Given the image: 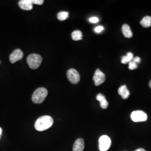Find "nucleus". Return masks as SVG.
<instances>
[{"mask_svg": "<svg viewBox=\"0 0 151 151\" xmlns=\"http://www.w3.org/2000/svg\"><path fill=\"white\" fill-rule=\"evenodd\" d=\"M53 118L48 115H44L37 120L35 123V128L39 132L44 131L50 128L53 125Z\"/></svg>", "mask_w": 151, "mask_h": 151, "instance_id": "f257e3e1", "label": "nucleus"}, {"mask_svg": "<svg viewBox=\"0 0 151 151\" xmlns=\"http://www.w3.org/2000/svg\"><path fill=\"white\" fill-rule=\"evenodd\" d=\"M48 95V91L44 87H40L34 92L32 95V102L40 104L43 102Z\"/></svg>", "mask_w": 151, "mask_h": 151, "instance_id": "f03ea898", "label": "nucleus"}, {"mask_svg": "<svg viewBox=\"0 0 151 151\" xmlns=\"http://www.w3.org/2000/svg\"><path fill=\"white\" fill-rule=\"evenodd\" d=\"M42 62V57L37 54L29 55L27 58V64L29 67L32 70H35L41 65Z\"/></svg>", "mask_w": 151, "mask_h": 151, "instance_id": "7ed1b4c3", "label": "nucleus"}, {"mask_svg": "<svg viewBox=\"0 0 151 151\" xmlns=\"http://www.w3.org/2000/svg\"><path fill=\"white\" fill-rule=\"evenodd\" d=\"M111 145V141L108 135H102L99 138V150L100 151H107Z\"/></svg>", "mask_w": 151, "mask_h": 151, "instance_id": "20e7f679", "label": "nucleus"}, {"mask_svg": "<svg viewBox=\"0 0 151 151\" xmlns=\"http://www.w3.org/2000/svg\"><path fill=\"white\" fill-rule=\"evenodd\" d=\"M130 117L132 120L134 122H145L148 118L147 114L141 110H137L132 112Z\"/></svg>", "mask_w": 151, "mask_h": 151, "instance_id": "39448f33", "label": "nucleus"}, {"mask_svg": "<svg viewBox=\"0 0 151 151\" xmlns=\"http://www.w3.org/2000/svg\"><path fill=\"white\" fill-rule=\"evenodd\" d=\"M67 77L68 80L73 84H77L80 81V76L79 73L73 68L67 70Z\"/></svg>", "mask_w": 151, "mask_h": 151, "instance_id": "423d86ee", "label": "nucleus"}, {"mask_svg": "<svg viewBox=\"0 0 151 151\" xmlns=\"http://www.w3.org/2000/svg\"><path fill=\"white\" fill-rule=\"evenodd\" d=\"M105 80H106V77L105 74L99 69L96 70L93 77V80L95 82V86H97L101 85L105 82Z\"/></svg>", "mask_w": 151, "mask_h": 151, "instance_id": "0eeeda50", "label": "nucleus"}, {"mask_svg": "<svg viewBox=\"0 0 151 151\" xmlns=\"http://www.w3.org/2000/svg\"><path fill=\"white\" fill-rule=\"evenodd\" d=\"M24 57L23 52L19 49H15L10 55V62L11 63H14L16 62L22 60Z\"/></svg>", "mask_w": 151, "mask_h": 151, "instance_id": "6e6552de", "label": "nucleus"}, {"mask_svg": "<svg viewBox=\"0 0 151 151\" xmlns=\"http://www.w3.org/2000/svg\"><path fill=\"white\" fill-rule=\"evenodd\" d=\"M19 6L24 10L30 11L32 9V4L30 0H21L19 2Z\"/></svg>", "mask_w": 151, "mask_h": 151, "instance_id": "1a4fd4ad", "label": "nucleus"}, {"mask_svg": "<svg viewBox=\"0 0 151 151\" xmlns=\"http://www.w3.org/2000/svg\"><path fill=\"white\" fill-rule=\"evenodd\" d=\"M85 148V142L82 138H78L76 140L73 146V151H83Z\"/></svg>", "mask_w": 151, "mask_h": 151, "instance_id": "9d476101", "label": "nucleus"}, {"mask_svg": "<svg viewBox=\"0 0 151 151\" xmlns=\"http://www.w3.org/2000/svg\"><path fill=\"white\" fill-rule=\"evenodd\" d=\"M118 93L124 100L127 99L129 97L130 92L126 85H123L120 87L118 89Z\"/></svg>", "mask_w": 151, "mask_h": 151, "instance_id": "9b49d317", "label": "nucleus"}, {"mask_svg": "<svg viewBox=\"0 0 151 151\" xmlns=\"http://www.w3.org/2000/svg\"><path fill=\"white\" fill-rule=\"evenodd\" d=\"M122 32L124 37L127 38H132L133 37V33L130 29L129 25L128 24H124L122 27Z\"/></svg>", "mask_w": 151, "mask_h": 151, "instance_id": "f8f14e48", "label": "nucleus"}, {"mask_svg": "<svg viewBox=\"0 0 151 151\" xmlns=\"http://www.w3.org/2000/svg\"><path fill=\"white\" fill-rule=\"evenodd\" d=\"M133 56L134 55L132 53L128 52L126 55H124L122 57V60H121L122 63L127 64L128 63H129L130 62H131L133 59L134 58Z\"/></svg>", "mask_w": 151, "mask_h": 151, "instance_id": "ddd939ff", "label": "nucleus"}, {"mask_svg": "<svg viewBox=\"0 0 151 151\" xmlns=\"http://www.w3.org/2000/svg\"><path fill=\"white\" fill-rule=\"evenodd\" d=\"M140 24L144 27H149L151 26V16H146L140 21Z\"/></svg>", "mask_w": 151, "mask_h": 151, "instance_id": "4468645a", "label": "nucleus"}, {"mask_svg": "<svg viewBox=\"0 0 151 151\" xmlns=\"http://www.w3.org/2000/svg\"><path fill=\"white\" fill-rule=\"evenodd\" d=\"M72 38L73 40L78 41L82 40V33L80 30H77L72 33Z\"/></svg>", "mask_w": 151, "mask_h": 151, "instance_id": "2eb2a0df", "label": "nucleus"}, {"mask_svg": "<svg viewBox=\"0 0 151 151\" xmlns=\"http://www.w3.org/2000/svg\"><path fill=\"white\" fill-rule=\"evenodd\" d=\"M69 16V13L66 11H61L57 14V18L60 21H64L67 19Z\"/></svg>", "mask_w": 151, "mask_h": 151, "instance_id": "dca6fc26", "label": "nucleus"}, {"mask_svg": "<svg viewBox=\"0 0 151 151\" xmlns=\"http://www.w3.org/2000/svg\"><path fill=\"white\" fill-rule=\"evenodd\" d=\"M99 102L100 103V106L102 109H105L108 108L109 103H108V101L106 100V98L100 100Z\"/></svg>", "mask_w": 151, "mask_h": 151, "instance_id": "f3484780", "label": "nucleus"}, {"mask_svg": "<svg viewBox=\"0 0 151 151\" xmlns=\"http://www.w3.org/2000/svg\"><path fill=\"white\" fill-rule=\"evenodd\" d=\"M128 68L130 70H135L138 68V65L137 63H135V62H134L133 60H132L129 63Z\"/></svg>", "mask_w": 151, "mask_h": 151, "instance_id": "a211bd4d", "label": "nucleus"}, {"mask_svg": "<svg viewBox=\"0 0 151 151\" xmlns=\"http://www.w3.org/2000/svg\"><path fill=\"white\" fill-rule=\"evenodd\" d=\"M31 3L33 4H35V5H41L43 4V0H30Z\"/></svg>", "mask_w": 151, "mask_h": 151, "instance_id": "6ab92c4d", "label": "nucleus"}, {"mask_svg": "<svg viewBox=\"0 0 151 151\" xmlns=\"http://www.w3.org/2000/svg\"><path fill=\"white\" fill-rule=\"evenodd\" d=\"M89 21L91 23L96 24V23H97V22H99V19L97 17H92L91 18H90Z\"/></svg>", "mask_w": 151, "mask_h": 151, "instance_id": "aec40b11", "label": "nucleus"}, {"mask_svg": "<svg viewBox=\"0 0 151 151\" xmlns=\"http://www.w3.org/2000/svg\"><path fill=\"white\" fill-rule=\"evenodd\" d=\"M104 28L102 26H98L95 29V32L97 33H100L104 30Z\"/></svg>", "mask_w": 151, "mask_h": 151, "instance_id": "412c9836", "label": "nucleus"}, {"mask_svg": "<svg viewBox=\"0 0 151 151\" xmlns=\"http://www.w3.org/2000/svg\"><path fill=\"white\" fill-rule=\"evenodd\" d=\"M105 96L102 93H99L97 96H96V100H97V101H100V100H103V99H105Z\"/></svg>", "mask_w": 151, "mask_h": 151, "instance_id": "4be33fe9", "label": "nucleus"}, {"mask_svg": "<svg viewBox=\"0 0 151 151\" xmlns=\"http://www.w3.org/2000/svg\"><path fill=\"white\" fill-rule=\"evenodd\" d=\"M134 62H135V63H140V60H141V59H140V57H134V58H133V59L132 60Z\"/></svg>", "mask_w": 151, "mask_h": 151, "instance_id": "5701e85b", "label": "nucleus"}, {"mask_svg": "<svg viewBox=\"0 0 151 151\" xmlns=\"http://www.w3.org/2000/svg\"><path fill=\"white\" fill-rule=\"evenodd\" d=\"M135 151H146L145 149H143V148H139V149H138V150H135Z\"/></svg>", "mask_w": 151, "mask_h": 151, "instance_id": "b1692460", "label": "nucleus"}, {"mask_svg": "<svg viewBox=\"0 0 151 151\" xmlns=\"http://www.w3.org/2000/svg\"><path fill=\"white\" fill-rule=\"evenodd\" d=\"M2 130L1 128H0V136L2 134Z\"/></svg>", "mask_w": 151, "mask_h": 151, "instance_id": "393cba45", "label": "nucleus"}, {"mask_svg": "<svg viewBox=\"0 0 151 151\" xmlns=\"http://www.w3.org/2000/svg\"><path fill=\"white\" fill-rule=\"evenodd\" d=\"M149 86H150V87L151 88V80L150 81V82H149Z\"/></svg>", "mask_w": 151, "mask_h": 151, "instance_id": "a878e982", "label": "nucleus"}, {"mask_svg": "<svg viewBox=\"0 0 151 151\" xmlns=\"http://www.w3.org/2000/svg\"><path fill=\"white\" fill-rule=\"evenodd\" d=\"M0 139H1V136H0Z\"/></svg>", "mask_w": 151, "mask_h": 151, "instance_id": "bb28decb", "label": "nucleus"}, {"mask_svg": "<svg viewBox=\"0 0 151 151\" xmlns=\"http://www.w3.org/2000/svg\"><path fill=\"white\" fill-rule=\"evenodd\" d=\"M0 63H1V62H0Z\"/></svg>", "mask_w": 151, "mask_h": 151, "instance_id": "cd10ccee", "label": "nucleus"}]
</instances>
